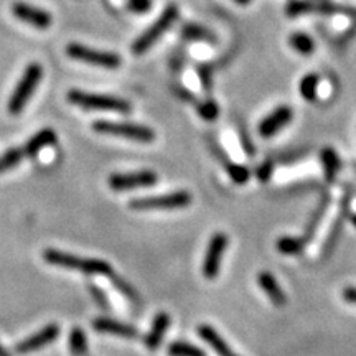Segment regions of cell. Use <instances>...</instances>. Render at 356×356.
Listing matches in <instances>:
<instances>
[{
  "mask_svg": "<svg viewBox=\"0 0 356 356\" xmlns=\"http://www.w3.org/2000/svg\"><path fill=\"white\" fill-rule=\"evenodd\" d=\"M43 259L51 266L65 267V269L71 270H79V273L92 275H109L113 273V267L108 261L102 259H89V257H78L68 252L58 251V249H44L43 251Z\"/></svg>",
  "mask_w": 356,
  "mask_h": 356,
  "instance_id": "1",
  "label": "cell"
},
{
  "mask_svg": "<svg viewBox=\"0 0 356 356\" xmlns=\"http://www.w3.org/2000/svg\"><path fill=\"white\" fill-rule=\"evenodd\" d=\"M178 15H180V12H178V7L175 6V3L167 6L165 10L162 12V15H160L159 19L155 20L154 24L150 25L149 29H147L145 32L132 43L131 50L134 55L140 56V55H144V53L149 51L150 48H152L154 44L157 43L159 40L172 29L173 24L178 20Z\"/></svg>",
  "mask_w": 356,
  "mask_h": 356,
  "instance_id": "2",
  "label": "cell"
},
{
  "mask_svg": "<svg viewBox=\"0 0 356 356\" xmlns=\"http://www.w3.org/2000/svg\"><path fill=\"white\" fill-rule=\"evenodd\" d=\"M68 101L71 104L86 111H113V113L129 114L132 111L131 102L122 97L106 96V95H91V92L71 89L68 92Z\"/></svg>",
  "mask_w": 356,
  "mask_h": 356,
  "instance_id": "3",
  "label": "cell"
},
{
  "mask_svg": "<svg viewBox=\"0 0 356 356\" xmlns=\"http://www.w3.org/2000/svg\"><path fill=\"white\" fill-rule=\"evenodd\" d=\"M42 76L43 68L38 63H30L26 66L19 84L13 89V95L10 96V99H8V113L17 115L24 111L26 102L30 101L35 89H37L38 83L42 81Z\"/></svg>",
  "mask_w": 356,
  "mask_h": 356,
  "instance_id": "4",
  "label": "cell"
},
{
  "mask_svg": "<svg viewBox=\"0 0 356 356\" xmlns=\"http://www.w3.org/2000/svg\"><path fill=\"white\" fill-rule=\"evenodd\" d=\"M92 129L97 134H106V136L122 137V139L142 142L149 144L155 140V132L150 127L140 126V124L131 122H111V121H96L92 124Z\"/></svg>",
  "mask_w": 356,
  "mask_h": 356,
  "instance_id": "5",
  "label": "cell"
},
{
  "mask_svg": "<svg viewBox=\"0 0 356 356\" xmlns=\"http://www.w3.org/2000/svg\"><path fill=\"white\" fill-rule=\"evenodd\" d=\"M191 203V195L185 190L172 191V193L155 195V197L136 198L129 203V208L137 211L145 210H178L186 208Z\"/></svg>",
  "mask_w": 356,
  "mask_h": 356,
  "instance_id": "6",
  "label": "cell"
},
{
  "mask_svg": "<svg viewBox=\"0 0 356 356\" xmlns=\"http://www.w3.org/2000/svg\"><path fill=\"white\" fill-rule=\"evenodd\" d=\"M66 53H68V56L73 58V60L99 66V68L106 70H115L122 63V58L115 55L113 51L92 50V48L84 47V44L79 43H70L68 47H66Z\"/></svg>",
  "mask_w": 356,
  "mask_h": 356,
  "instance_id": "7",
  "label": "cell"
},
{
  "mask_svg": "<svg viewBox=\"0 0 356 356\" xmlns=\"http://www.w3.org/2000/svg\"><path fill=\"white\" fill-rule=\"evenodd\" d=\"M159 181L157 173L152 170H139L131 173H113L109 177V186L114 191H129L154 186Z\"/></svg>",
  "mask_w": 356,
  "mask_h": 356,
  "instance_id": "8",
  "label": "cell"
},
{
  "mask_svg": "<svg viewBox=\"0 0 356 356\" xmlns=\"http://www.w3.org/2000/svg\"><path fill=\"white\" fill-rule=\"evenodd\" d=\"M226 248H228V236L225 233H215L211 236L210 243H208L207 252H204L203 259V275L208 280L216 279L218 273H220L221 259L225 256Z\"/></svg>",
  "mask_w": 356,
  "mask_h": 356,
  "instance_id": "9",
  "label": "cell"
},
{
  "mask_svg": "<svg viewBox=\"0 0 356 356\" xmlns=\"http://www.w3.org/2000/svg\"><path fill=\"white\" fill-rule=\"evenodd\" d=\"M292 118L293 111L289 108V106H279L277 109H274L273 113L267 114L266 118L262 119L259 126H257V132H259V136L264 137V139H270V137H274L279 131H282V129L292 121Z\"/></svg>",
  "mask_w": 356,
  "mask_h": 356,
  "instance_id": "10",
  "label": "cell"
},
{
  "mask_svg": "<svg viewBox=\"0 0 356 356\" xmlns=\"http://www.w3.org/2000/svg\"><path fill=\"white\" fill-rule=\"evenodd\" d=\"M58 335H60V327L56 323H50L47 327H43L42 330L33 333L32 337L25 338L20 343L15 345V353L19 355H26L32 353V351H37L40 348H44L47 345H50L51 341H55Z\"/></svg>",
  "mask_w": 356,
  "mask_h": 356,
  "instance_id": "11",
  "label": "cell"
},
{
  "mask_svg": "<svg viewBox=\"0 0 356 356\" xmlns=\"http://www.w3.org/2000/svg\"><path fill=\"white\" fill-rule=\"evenodd\" d=\"M12 12L19 20L25 22V24L33 25L35 29H40V30H47L53 22L51 15L47 10H43V8H38V7H33V6H29V3H25V2L13 3Z\"/></svg>",
  "mask_w": 356,
  "mask_h": 356,
  "instance_id": "12",
  "label": "cell"
},
{
  "mask_svg": "<svg viewBox=\"0 0 356 356\" xmlns=\"http://www.w3.org/2000/svg\"><path fill=\"white\" fill-rule=\"evenodd\" d=\"M92 328L97 333H109V335L121 337V338H137L139 337V330L132 325L119 322V320L109 318V317H97L92 320Z\"/></svg>",
  "mask_w": 356,
  "mask_h": 356,
  "instance_id": "13",
  "label": "cell"
},
{
  "mask_svg": "<svg viewBox=\"0 0 356 356\" xmlns=\"http://www.w3.org/2000/svg\"><path fill=\"white\" fill-rule=\"evenodd\" d=\"M350 203H351L350 195H346V197L341 200L340 213H338V216L335 218V221H333V225H332V228H330V233H328L327 241H325V244H323V257H327L328 254H332V251L337 246L338 239H340L341 231H343V222H345V220L350 215Z\"/></svg>",
  "mask_w": 356,
  "mask_h": 356,
  "instance_id": "14",
  "label": "cell"
},
{
  "mask_svg": "<svg viewBox=\"0 0 356 356\" xmlns=\"http://www.w3.org/2000/svg\"><path fill=\"white\" fill-rule=\"evenodd\" d=\"M168 327H170V317H168V314L167 312H159V314L155 315L152 327H150V332L147 333V337L144 338L145 348L150 351L159 350V346L162 345V340L163 337H165Z\"/></svg>",
  "mask_w": 356,
  "mask_h": 356,
  "instance_id": "15",
  "label": "cell"
},
{
  "mask_svg": "<svg viewBox=\"0 0 356 356\" xmlns=\"http://www.w3.org/2000/svg\"><path fill=\"white\" fill-rule=\"evenodd\" d=\"M257 284L264 291V293L269 297V300L273 302L275 307H284L287 304V297L284 293L282 287L279 286V282L275 277L267 270H262V273L257 274Z\"/></svg>",
  "mask_w": 356,
  "mask_h": 356,
  "instance_id": "16",
  "label": "cell"
},
{
  "mask_svg": "<svg viewBox=\"0 0 356 356\" xmlns=\"http://www.w3.org/2000/svg\"><path fill=\"white\" fill-rule=\"evenodd\" d=\"M197 332L198 335L216 351L218 356H239L238 353H234V351L229 348V345L226 343V340H222L220 333H218L211 325H200Z\"/></svg>",
  "mask_w": 356,
  "mask_h": 356,
  "instance_id": "17",
  "label": "cell"
},
{
  "mask_svg": "<svg viewBox=\"0 0 356 356\" xmlns=\"http://www.w3.org/2000/svg\"><path fill=\"white\" fill-rule=\"evenodd\" d=\"M330 202H332V198L328 197V195H325V197H322V200H320L318 207L315 208V211L312 213L310 220H309V222H307V226H305V233L302 234V236H299V238L302 239V243H304L305 246L312 241V239H314V236H315V233H317L320 222H322V220H323L325 211H327L328 207H330Z\"/></svg>",
  "mask_w": 356,
  "mask_h": 356,
  "instance_id": "18",
  "label": "cell"
},
{
  "mask_svg": "<svg viewBox=\"0 0 356 356\" xmlns=\"http://www.w3.org/2000/svg\"><path fill=\"white\" fill-rule=\"evenodd\" d=\"M56 142V132L53 129H42L35 136L26 142L24 147V154L29 157H35L40 150H43L44 147L53 145Z\"/></svg>",
  "mask_w": 356,
  "mask_h": 356,
  "instance_id": "19",
  "label": "cell"
},
{
  "mask_svg": "<svg viewBox=\"0 0 356 356\" xmlns=\"http://www.w3.org/2000/svg\"><path fill=\"white\" fill-rule=\"evenodd\" d=\"M320 159H322L325 180L330 181V184H332V181L335 180L337 173L341 167L340 157H338V154L332 149V147H325V149L322 150V154H320Z\"/></svg>",
  "mask_w": 356,
  "mask_h": 356,
  "instance_id": "20",
  "label": "cell"
},
{
  "mask_svg": "<svg viewBox=\"0 0 356 356\" xmlns=\"http://www.w3.org/2000/svg\"><path fill=\"white\" fill-rule=\"evenodd\" d=\"M181 37L185 40H188V42H207V43H211L215 42V35L210 30L207 29V26L203 25H198V24H188L184 26V30H181Z\"/></svg>",
  "mask_w": 356,
  "mask_h": 356,
  "instance_id": "21",
  "label": "cell"
},
{
  "mask_svg": "<svg viewBox=\"0 0 356 356\" xmlns=\"http://www.w3.org/2000/svg\"><path fill=\"white\" fill-rule=\"evenodd\" d=\"M275 248H277L279 252L286 256H299L304 251L305 244L302 243L299 236H282L275 243Z\"/></svg>",
  "mask_w": 356,
  "mask_h": 356,
  "instance_id": "22",
  "label": "cell"
},
{
  "mask_svg": "<svg viewBox=\"0 0 356 356\" xmlns=\"http://www.w3.org/2000/svg\"><path fill=\"white\" fill-rule=\"evenodd\" d=\"M289 44H291L292 50H296L299 55L309 56L315 50V43L309 35L304 32H296L289 37Z\"/></svg>",
  "mask_w": 356,
  "mask_h": 356,
  "instance_id": "23",
  "label": "cell"
},
{
  "mask_svg": "<svg viewBox=\"0 0 356 356\" xmlns=\"http://www.w3.org/2000/svg\"><path fill=\"white\" fill-rule=\"evenodd\" d=\"M318 84H320L318 74H315V73L305 74V76L302 78L300 83H299V92H300V96L304 97L305 101L314 102L315 99H317Z\"/></svg>",
  "mask_w": 356,
  "mask_h": 356,
  "instance_id": "24",
  "label": "cell"
},
{
  "mask_svg": "<svg viewBox=\"0 0 356 356\" xmlns=\"http://www.w3.org/2000/svg\"><path fill=\"white\" fill-rule=\"evenodd\" d=\"M70 351L73 356H86L88 353V338L83 328H73L70 335Z\"/></svg>",
  "mask_w": 356,
  "mask_h": 356,
  "instance_id": "25",
  "label": "cell"
},
{
  "mask_svg": "<svg viewBox=\"0 0 356 356\" xmlns=\"http://www.w3.org/2000/svg\"><path fill=\"white\" fill-rule=\"evenodd\" d=\"M168 356H207V353L200 348V346H195L188 343V341H173V343L168 345L167 348Z\"/></svg>",
  "mask_w": 356,
  "mask_h": 356,
  "instance_id": "26",
  "label": "cell"
},
{
  "mask_svg": "<svg viewBox=\"0 0 356 356\" xmlns=\"http://www.w3.org/2000/svg\"><path fill=\"white\" fill-rule=\"evenodd\" d=\"M312 13V0H289L286 6V15L289 19H297Z\"/></svg>",
  "mask_w": 356,
  "mask_h": 356,
  "instance_id": "27",
  "label": "cell"
},
{
  "mask_svg": "<svg viewBox=\"0 0 356 356\" xmlns=\"http://www.w3.org/2000/svg\"><path fill=\"white\" fill-rule=\"evenodd\" d=\"M24 150L20 149H8L6 154L0 155V173L10 170V168L17 167L24 159Z\"/></svg>",
  "mask_w": 356,
  "mask_h": 356,
  "instance_id": "28",
  "label": "cell"
},
{
  "mask_svg": "<svg viewBox=\"0 0 356 356\" xmlns=\"http://www.w3.org/2000/svg\"><path fill=\"white\" fill-rule=\"evenodd\" d=\"M197 113L200 114V118L204 119V121L213 122V121H216L218 114H220V108H218L215 99H207V101L198 102Z\"/></svg>",
  "mask_w": 356,
  "mask_h": 356,
  "instance_id": "29",
  "label": "cell"
},
{
  "mask_svg": "<svg viewBox=\"0 0 356 356\" xmlns=\"http://www.w3.org/2000/svg\"><path fill=\"white\" fill-rule=\"evenodd\" d=\"M109 279H111V282H113V286L118 289V291L121 292L122 296H126L129 300H132V302H139L140 300L139 293L136 292V289H134L129 282H126V280H124L122 277H119V275L111 273Z\"/></svg>",
  "mask_w": 356,
  "mask_h": 356,
  "instance_id": "30",
  "label": "cell"
},
{
  "mask_svg": "<svg viewBox=\"0 0 356 356\" xmlns=\"http://www.w3.org/2000/svg\"><path fill=\"white\" fill-rule=\"evenodd\" d=\"M226 172H228L231 180L238 185L246 184V181L249 180V177H251V172H249L244 165H239V163L228 162L226 163Z\"/></svg>",
  "mask_w": 356,
  "mask_h": 356,
  "instance_id": "31",
  "label": "cell"
},
{
  "mask_svg": "<svg viewBox=\"0 0 356 356\" xmlns=\"http://www.w3.org/2000/svg\"><path fill=\"white\" fill-rule=\"evenodd\" d=\"M88 291H89V293H91L92 300L96 302L99 309H102V310H111L108 296H106V292L102 291L101 287H97L96 284H88Z\"/></svg>",
  "mask_w": 356,
  "mask_h": 356,
  "instance_id": "32",
  "label": "cell"
},
{
  "mask_svg": "<svg viewBox=\"0 0 356 356\" xmlns=\"http://www.w3.org/2000/svg\"><path fill=\"white\" fill-rule=\"evenodd\" d=\"M198 71V76L202 79V86L204 91H211L213 89V68L211 65H202Z\"/></svg>",
  "mask_w": 356,
  "mask_h": 356,
  "instance_id": "33",
  "label": "cell"
},
{
  "mask_svg": "<svg viewBox=\"0 0 356 356\" xmlns=\"http://www.w3.org/2000/svg\"><path fill=\"white\" fill-rule=\"evenodd\" d=\"M127 8L134 13H145L152 8V0H127Z\"/></svg>",
  "mask_w": 356,
  "mask_h": 356,
  "instance_id": "34",
  "label": "cell"
},
{
  "mask_svg": "<svg viewBox=\"0 0 356 356\" xmlns=\"http://www.w3.org/2000/svg\"><path fill=\"white\" fill-rule=\"evenodd\" d=\"M274 172V162L273 160H266V162H262L259 168H257V178H259L261 181H267L273 175Z\"/></svg>",
  "mask_w": 356,
  "mask_h": 356,
  "instance_id": "35",
  "label": "cell"
},
{
  "mask_svg": "<svg viewBox=\"0 0 356 356\" xmlns=\"http://www.w3.org/2000/svg\"><path fill=\"white\" fill-rule=\"evenodd\" d=\"M239 139H241V144H243L244 152H246L248 155H251V157H252V155L256 154L254 144H252V140L249 139L248 134H246V131H244V129H241V132H239Z\"/></svg>",
  "mask_w": 356,
  "mask_h": 356,
  "instance_id": "36",
  "label": "cell"
},
{
  "mask_svg": "<svg viewBox=\"0 0 356 356\" xmlns=\"http://www.w3.org/2000/svg\"><path fill=\"white\" fill-rule=\"evenodd\" d=\"M341 296H343V299L348 302V304L356 305V287H346V289H343Z\"/></svg>",
  "mask_w": 356,
  "mask_h": 356,
  "instance_id": "37",
  "label": "cell"
},
{
  "mask_svg": "<svg viewBox=\"0 0 356 356\" xmlns=\"http://www.w3.org/2000/svg\"><path fill=\"white\" fill-rule=\"evenodd\" d=\"M173 89L177 91L175 95L180 96L184 101H193V95H191L188 89H184V88H173Z\"/></svg>",
  "mask_w": 356,
  "mask_h": 356,
  "instance_id": "38",
  "label": "cell"
},
{
  "mask_svg": "<svg viewBox=\"0 0 356 356\" xmlns=\"http://www.w3.org/2000/svg\"><path fill=\"white\" fill-rule=\"evenodd\" d=\"M233 2L238 3V6H249V3H251L252 0H233Z\"/></svg>",
  "mask_w": 356,
  "mask_h": 356,
  "instance_id": "39",
  "label": "cell"
},
{
  "mask_svg": "<svg viewBox=\"0 0 356 356\" xmlns=\"http://www.w3.org/2000/svg\"><path fill=\"white\" fill-rule=\"evenodd\" d=\"M0 356H10V353H8V351L3 348L2 345H0Z\"/></svg>",
  "mask_w": 356,
  "mask_h": 356,
  "instance_id": "40",
  "label": "cell"
},
{
  "mask_svg": "<svg viewBox=\"0 0 356 356\" xmlns=\"http://www.w3.org/2000/svg\"><path fill=\"white\" fill-rule=\"evenodd\" d=\"M351 221H353V225L356 226V216H353V218H351Z\"/></svg>",
  "mask_w": 356,
  "mask_h": 356,
  "instance_id": "41",
  "label": "cell"
},
{
  "mask_svg": "<svg viewBox=\"0 0 356 356\" xmlns=\"http://www.w3.org/2000/svg\"><path fill=\"white\" fill-rule=\"evenodd\" d=\"M355 167H356V165H355Z\"/></svg>",
  "mask_w": 356,
  "mask_h": 356,
  "instance_id": "42",
  "label": "cell"
}]
</instances>
